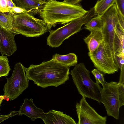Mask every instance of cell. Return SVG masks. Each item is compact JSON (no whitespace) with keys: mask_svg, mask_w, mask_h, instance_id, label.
Listing matches in <instances>:
<instances>
[{"mask_svg":"<svg viewBox=\"0 0 124 124\" xmlns=\"http://www.w3.org/2000/svg\"><path fill=\"white\" fill-rule=\"evenodd\" d=\"M101 17L103 23V28L101 31L103 40L115 55V31L119 23V17L115 4L109 8Z\"/></svg>","mask_w":124,"mask_h":124,"instance_id":"9c48e42d","label":"cell"},{"mask_svg":"<svg viewBox=\"0 0 124 124\" xmlns=\"http://www.w3.org/2000/svg\"><path fill=\"white\" fill-rule=\"evenodd\" d=\"M102 87L101 91V103L105 107L108 116L118 119L121 107L118 94V83L106 81Z\"/></svg>","mask_w":124,"mask_h":124,"instance_id":"ba28073f","label":"cell"},{"mask_svg":"<svg viewBox=\"0 0 124 124\" xmlns=\"http://www.w3.org/2000/svg\"><path fill=\"white\" fill-rule=\"evenodd\" d=\"M83 0H64L63 1L65 3L71 5L78 4Z\"/></svg>","mask_w":124,"mask_h":124,"instance_id":"f1b7e54d","label":"cell"},{"mask_svg":"<svg viewBox=\"0 0 124 124\" xmlns=\"http://www.w3.org/2000/svg\"><path fill=\"white\" fill-rule=\"evenodd\" d=\"M115 4L117 10L124 16V0H116Z\"/></svg>","mask_w":124,"mask_h":124,"instance_id":"d4e9b609","label":"cell"},{"mask_svg":"<svg viewBox=\"0 0 124 124\" xmlns=\"http://www.w3.org/2000/svg\"><path fill=\"white\" fill-rule=\"evenodd\" d=\"M70 68L52 59L38 65H31L25 68L29 80L43 88L49 86L57 87L65 83L69 79Z\"/></svg>","mask_w":124,"mask_h":124,"instance_id":"6da1fadb","label":"cell"},{"mask_svg":"<svg viewBox=\"0 0 124 124\" xmlns=\"http://www.w3.org/2000/svg\"><path fill=\"white\" fill-rule=\"evenodd\" d=\"M95 16L94 8L88 10L82 16L74 19L65 25L54 30H51L47 38V45L52 47L59 46L66 39L82 30L85 24Z\"/></svg>","mask_w":124,"mask_h":124,"instance_id":"277c9868","label":"cell"},{"mask_svg":"<svg viewBox=\"0 0 124 124\" xmlns=\"http://www.w3.org/2000/svg\"><path fill=\"white\" fill-rule=\"evenodd\" d=\"M6 0L8 8L9 10L11 9L13 7L15 6L12 0Z\"/></svg>","mask_w":124,"mask_h":124,"instance_id":"f546056e","label":"cell"},{"mask_svg":"<svg viewBox=\"0 0 124 124\" xmlns=\"http://www.w3.org/2000/svg\"><path fill=\"white\" fill-rule=\"evenodd\" d=\"M16 6L26 10L32 15L39 13L46 3L40 0H12Z\"/></svg>","mask_w":124,"mask_h":124,"instance_id":"5bb4252c","label":"cell"},{"mask_svg":"<svg viewBox=\"0 0 124 124\" xmlns=\"http://www.w3.org/2000/svg\"><path fill=\"white\" fill-rule=\"evenodd\" d=\"M116 0H98L93 7L95 15L101 16L115 3Z\"/></svg>","mask_w":124,"mask_h":124,"instance_id":"ac0fdd59","label":"cell"},{"mask_svg":"<svg viewBox=\"0 0 124 124\" xmlns=\"http://www.w3.org/2000/svg\"><path fill=\"white\" fill-rule=\"evenodd\" d=\"M12 30L18 34L27 37H37L48 31L45 22L34 17L28 13L14 14Z\"/></svg>","mask_w":124,"mask_h":124,"instance_id":"5b68a950","label":"cell"},{"mask_svg":"<svg viewBox=\"0 0 124 124\" xmlns=\"http://www.w3.org/2000/svg\"><path fill=\"white\" fill-rule=\"evenodd\" d=\"M9 10L6 0H0V12H8Z\"/></svg>","mask_w":124,"mask_h":124,"instance_id":"83f0119b","label":"cell"},{"mask_svg":"<svg viewBox=\"0 0 124 124\" xmlns=\"http://www.w3.org/2000/svg\"><path fill=\"white\" fill-rule=\"evenodd\" d=\"M52 59L69 67L75 66L78 62L77 56L73 53L63 55L56 54L53 55Z\"/></svg>","mask_w":124,"mask_h":124,"instance_id":"2e32d148","label":"cell"},{"mask_svg":"<svg viewBox=\"0 0 124 124\" xmlns=\"http://www.w3.org/2000/svg\"><path fill=\"white\" fill-rule=\"evenodd\" d=\"M25 67L21 63L16 64L11 77H6L7 82L5 84L3 95L10 101L16 99L29 86V80L25 73Z\"/></svg>","mask_w":124,"mask_h":124,"instance_id":"8992f818","label":"cell"},{"mask_svg":"<svg viewBox=\"0 0 124 124\" xmlns=\"http://www.w3.org/2000/svg\"><path fill=\"white\" fill-rule=\"evenodd\" d=\"M124 28L119 22L115 31V45L116 53L119 52L124 53Z\"/></svg>","mask_w":124,"mask_h":124,"instance_id":"e0dca14e","label":"cell"},{"mask_svg":"<svg viewBox=\"0 0 124 124\" xmlns=\"http://www.w3.org/2000/svg\"><path fill=\"white\" fill-rule=\"evenodd\" d=\"M45 124H76L71 116L63 112L52 110L45 113L41 119Z\"/></svg>","mask_w":124,"mask_h":124,"instance_id":"7c38bea8","label":"cell"},{"mask_svg":"<svg viewBox=\"0 0 124 124\" xmlns=\"http://www.w3.org/2000/svg\"><path fill=\"white\" fill-rule=\"evenodd\" d=\"M41 1L45 3L49 2L50 0H40Z\"/></svg>","mask_w":124,"mask_h":124,"instance_id":"1f68e13d","label":"cell"},{"mask_svg":"<svg viewBox=\"0 0 124 124\" xmlns=\"http://www.w3.org/2000/svg\"><path fill=\"white\" fill-rule=\"evenodd\" d=\"M11 70L7 56L0 55V78L8 76Z\"/></svg>","mask_w":124,"mask_h":124,"instance_id":"44dd1931","label":"cell"},{"mask_svg":"<svg viewBox=\"0 0 124 124\" xmlns=\"http://www.w3.org/2000/svg\"><path fill=\"white\" fill-rule=\"evenodd\" d=\"M115 56L119 69L121 70L124 66V53L117 52L115 54Z\"/></svg>","mask_w":124,"mask_h":124,"instance_id":"cb8c5ba5","label":"cell"},{"mask_svg":"<svg viewBox=\"0 0 124 124\" xmlns=\"http://www.w3.org/2000/svg\"><path fill=\"white\" fill-rule=\"evenodd\" d=\"M45 114L41 108L37 107L34 103L32 98H25L19 110V115H25L30 118L31 120L34 121L37 118L42 119Z\"/></svg>","mask_w":124,"mask_h":124,"instance_id":"4fadbf2b","label":"cell"},{"mask_svg":"<svg viewBox=\"0 0 124 124\" xmlns=\"http://www.w3.org/2000/svg\"><path fill=\"white\" fill-rule=\"evenodd\" d=\"M8 12L13 14H19L22 13H28V12L22 8L15 6L9 10Z\"/></svg>","mask_w":124,"mask_h":124,"instance_id":"484cf974","label":"cell"},{"mask_svg":"<svg viewBox=\"0 0 124 124\" xmlns=\"http://www.w3.org/2000/svg\"><path fill=\"white\" fill-rule=\"evenodd\" d=\"M75 66L70 74L79 93L85 98H90L99 103H101V86L91 79L90 71L83 63Z\"/></svg>","mask_w":124,"mask_h":124,"instance_id":"3957f363","label":"cell"},{"mask_svg":"<svg viewBox=\"0 0 124 124\" xmlns=\"http://www.w3.org/2000/svg\"><path fill=\"white\" fill-rule=\"evenodd\" d=\"M87 11L80 4L71 5L50 0L46 3L39 14L49 30L57 23H67L82 16Z\"/></svg>","mask_w":124,"mask_h":124,"instance_id":"7a4b0ae2","label":"cell"},{"mask_svg":"<svg viewBox=\"0 0 124 124\" xmlns=\"http://www.w3.org/2000/svg\"><path fill=\"white\" fill-rule=\"evenodd\" d=\"M119 82L118 83V92L121 107L124 105V69L121 70Z\"/></svg>","mask_w":124,"mask_h":124,"instance_id":"7402d4cb","label":"cell"},{"mask_svg":"<svg viewBox=\"0 0 124 124\" xmlns=\"http://www.w3.org/2000/svg\"><path fill=\"white\" fill-rule=\"evenodd\" d=\"M94 66L105 74H113L119 68L115 55L103 40L98 47L88 55Z\"/></svg>","mask_w":124,"mask_h":124,"instance_id":"52a82bcc","label":"cell"},{"mask_svg":"<svg viewBox=\"0 0 124 124\" xmlns=\"http://www.w3.org/2000/svg\"><path fill=\"white\" fill-rule=\"evenodd\" d=\"M19 115V111H11L9 114L4 115H0V123L11 117Z\"/></svg>","mask_w":124,"mask_h":124,"instance_id":"4316f807","label":"cell"},{"mask_svg":"<svg viewBox=\"0 0 124 124\" xmlns=\"http://www.w3.org/2000/svg\"><path fill=\"white\" fill-rule=\"evenodd\" d=\"M5 97L3 95H0V107L1 104Z\"/></svg>","mask_w":124,"mask_h":124,"instance_id":"4dcf8cb0","label":"cell"},{"mask_svg":"<svg viewBox=\"0 0 124 124\" xmlns=\"http://www.w3.org/2000/svg\"><path fill=\"white\" fill-rule=\"evenodd\" d=\"M85 29L90 31H101L103 23L101 16H97L92 18L85 24Z\"/></svg>","mask_w":124,"mask_h":124,"instance_id":"ffe728a7","label":"cell"},{"mask_svg":"<svg viewBox=\"0 0 124 124\" xmlns=\"http://www.w3.org/2000/svg\"><path fill=\"white\" fill-rule=\"evenodd\" d=\"M78 121L77 124H106L107 117L99 114L82 96L79 102L76 104Z\"/></svg>","mask_w":124,"mask_h":124,"instance_id":"30bf717a","label":"cell"},{"mask_svg":"<svg viewBox=\"0 0 124 124\" xmlns=\"http://www.w3.org/2000/svg\"><path fill=\"white\" fill-rule=\"evenodd\" d=\"M91 72L94 77L96 83L98 84H101L102 86L106 82L104 77L103 73L97 69H94Z\"/></svg>","mask_w":124,"mask_h":124,"instance_id":"603a6c76","label":"cell"},{"mask_svg":"<svg viewBox=\"0 0 124 124\" xmlns=\"http://www.w3.org/2000/svg\"><path fill=\"white\" fill-rule=\"evenodd\" d=\"M90 32V34L84 39L89 50L88 55L98 47L103 40L101 31L93 30Z\"/></svg>","mask_w":124,"mask_h":124,"instance_id":"9a60e30c","label":"cell"},{"mask_svg":"<svg viewBox=\"0 0 124 124\" xmlns=\"http://www.w3.org/2000/svg\"><path fill=\"white\" fill-rule=\"evenodd\" d=\"M14 18V15L9 12H0V26L6 29L12 30Z\"/></svg>","mask_w":124,"mask_h":124,"instance_id":"d6986e66","label":"cell"},{"mask_svg":"<svg viewBox=\"0 0 124 124\" xmlns=\"http://www.w3.org/2000/svg\"><path fill=\"white\" fill-rule=\"evenodd\" d=\"M18 34L12 30L6 29L0 26V52L2 55L9 56L16 51L15 37Z\"/></svg>","mask_w":124,"mask_h":124,"instance_id":"8fae6325","label":"cell"}]
</instances>
